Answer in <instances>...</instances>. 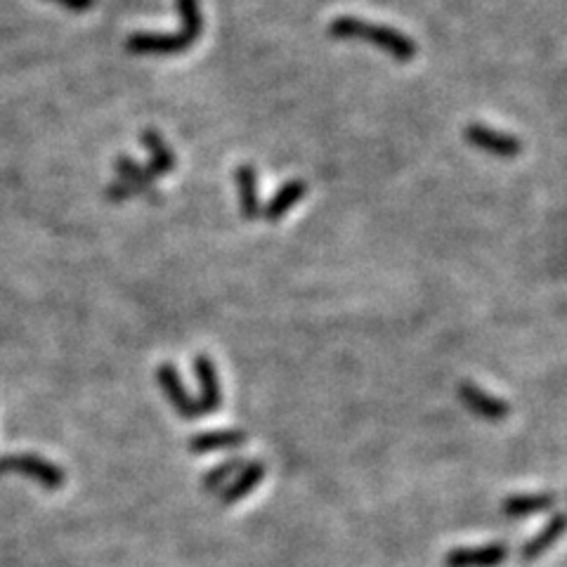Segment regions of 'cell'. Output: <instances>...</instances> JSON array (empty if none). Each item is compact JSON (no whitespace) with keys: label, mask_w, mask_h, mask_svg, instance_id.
<instances>
[{"label":"cell","mask_w":567,"mask_h":567,"mask_svg":"<svg viewBox=\"0 0 567 567\" xmlns=\"http://www.w3.org/2000/svg\"><path fill=\"white\" fill-rule=\"evenodd\" d=\"M329 34L334 38H341V41H364L376 45L383 52H388L390 57L397 62H412L416 55H419V45H416L412 38L402 31L393 29V26H383V24H371L364 22L360 17H336L334 22L329 24Z\"/></svg>","instance_id":"obj_1"},{"label":"cell","mask_w":567,"mask_h":567,"mask_svg":"<svg viewBox=\"0 0 567 567\" xmlns=\"http://www.w3.org/2000/svg\"><path fill=\"white\" fill-rule=\"evenodd\" d=\"M178 12L182 19V29L178 34H140L128 36L126 50L135 55H178L192 48L204 31V17H201L199 0H178Z\"/></svg>","instance_id":"obj_2"},{"label":"cell","mask_w":567,"mask_h":567,"mask_svg":"<svg viewBox=\"0 0 567 567\" xmlns=\"http://www.w3.org/2000/svg\"><path fill=\"white\" fill-rule=\"evenodd\" d=\"M0 475H22V478L36 482V485H41L50 492L60 490V487H64V482H67V473H64L62 466L29 452L0 456Z\"/></svg>","instance_id":"obj_3"},{"label":"cell","mask_w":567,"mask_h":567,"mask_svg":"<svg viewBox=\"0 0 567 567\" xmlns=\"http://www.w3.org/2000/svg\"><path fill=\"white\" fill-rule=\"evenodd\" d=\"M464 138L468 145L482 149V152L501 156V159H513L523 152V142H520L516 135L501 133V130H494L490 126H482V123H471L464 130Z\"/></svg>","instance_id":"obj_4"},{"label":"cell","mask_w":567,"mask_h":567,"mask_svg":"<svg viewBox=\"0 0 567 567\" xmlns=\"http://www.w3.org/2000/svg\"><path fill=\"white\" fill-rule=\"evenodd\" d=\"M156 378H159V386L164 390L166 400L171 402V407L178 412L180 419L185 421L199 419L201 416L199 402L187 393L185 383H182L178 369H175L173 364H161V367L156 369Z\"/></svg>","instance_id":"obj_5"},{"label":"cell","mask_w":567,"mask_h":567,"mask_svg":"<svg viewBox=\"0 0 567 567\" xmlns=\"http://www.w3.org/2000/svg\"><path fill=\"white\" fill-rule=\"evenodd\" d=\"M459 400L464 402V407L468 412L478 414L480 419L485 421H504L508 412H511V407L501 400L497 395H490L487 390H482L480 386H475V383L466 381L459 386Z\"/></svg>","instance_id":"obj_6"},{"label":"cell","mask_w":567,"mask_h":567,"mask_svg":"<svg viewBox=\"0 0 567 567\" xmlns=\"http://www.w3.org/2000/svg\"><path fill=\"white\" fill-rule=\"evenodd\" d=\"M508 558L506 544L494 542L485 546H461L447 553V567H499Z\"/></svg>","instance_id":"obj_7"},{"label":"cell","mask_w":567,"mask_h":567,"mask_svg":"<svg viewBox=\"0 0 567 567\" xmlns=\"http://www.w3.org/2000/svg\"><path fill=\"white\" fill-rule=\"evenodd\" d=\"M194 371H197V381H199V407L201 414L208 412H218L220 404H223V390H220L218 381V371H215V364L208 355H197L194 360Z\"/></svg>","instance_id":"obj_8"},{"label":"cell","mask_w":567,"mask_h":567,"mask_svg":"<svg viewBox=\"0 0 567 567\" xmlns=\"http://www.w3.org/2000/svg\"><path fill=\"white\" fill-rule=\"evenodd\" d=\"M246 442V433L239 428H220V430H201L189 440V452L192 454H208L218 449H232Z\"/></svg>","instance_id":"obj_9"},{"label":"cell","mask_w":567,"mask_h":567,"mask_svg":"<svg viewBox=\"0 0 567 567\" xmlns=\"http://www.w3.org/2000/svg\"><path fill=\"white\" fill-rule=\"evenodd\" d=\"M263 478H265V466L260 464V461H249V464H244V468L237 473V478L232 480V485L223 487V492H220V501H223L225 506L237 504V501L249 497L260 482H263Z\"/></svg>","instance_id":"obj_10"},{"label":"cell","mask_w":567,"mask_h":567,"mask_svg":"<svg viewBox=\"0 0 567 567\" xmlns=\"http://www.w3.org/2000/svg\"><path fill=\"white\" fill-rule=\"evenodd\" d=\"M305 194H308V185H305L303 180L284 182L275 192V197L267 201V206L260 208V215H265V220H270V223H277V220H282Z\"/></svg>","instance_id":"obj_11"},{"label":"cell","mask_w":567,"mask_h":567,"mask_svg":"<svg viewBox=\"0 0 567 567\" xmlns=\"http://www.w3.org/2000/svg\"><path fill=\"white\" fill-rule=\"evenodd\" d=\"M142 145L149 149V164H147V171L154 175V178H159V175H168L175 168V154L173 149L166 145L164 138H161L159 133L152 128L142 130Z\"/></svg>","instance_id":"obj_12"},{"label":"cell","mask_w":567,"mask_h":567,"mask_svg":"<svg viewBox=\"0 0 567 567\" xmlns=\"http://www.w3.org/2000/svg\"><path fill=\"white\" fill-rule=\"evenodd\" d=\"M556 506V497L553 494H518V497H508L501 504L504 516L511 518H527L537 516V513H546L549 508Z\"/></svg>","instance_id":"obj_13"},{"label":"cell","mask_w":567,"mask_h":567,"mask_svg":"<svg viewBox=\"0 0 567 567\" xmlns=\"http://www.w3.org/2000/svg\"><path fill=\"white\" fill-rule=\"evenodd\" d=\"M237 187H239L241 218L256 220L260 215V201H258L256 168H253L251 164H244V166L237 168Z\"/></svg>","instance_id":"obj_14"},{"label":"cell","mask_w":567,"mask_h":567,"mask_svg":"<svg viewBox=\"0 0 567 567\" xmlns=\"http://www.w3.org/2000/svg\"><path fill=\"white\" fill-rule=\"evenodd\" d=\"M116 173L121 175V180L126 182L128 187H133L135 194H147V197L154 194L156 178L147 171V166L138 164V161H133L130 156H119V159H116Z\"/></svg>","instance_id":"obj_15"},{"label":"cell","mask_w":567,"mask_h":567,"mask_svg":"<svg viewBox=\"0 0 567 567\" xmlns=\"http://www.w3.org/2000/svg\"><path fill=\"white\" fill-rule=\"evenodd\" d=\"M563 527H565V520H563V516H560V513H556V516H553L549 523L544 525V530L539 532L537 537H532L530 542L523 546V558L525 560H537L539 556H544V553L549 551L560 537H563Z\"/></svg>","instance_id":"obj_16"},{"label":"cell","mask_w":567,"mask_h":567,"mask_svg":"<svg viewBox=\"0 0 567 567\" xmlns=\"http://www.w3.org/2000/svg\"><path fill=\"white\" fill-rule=\"evenodd\" d=\"M246 461L239 459V456H234V459H227L223 464H218L211 471H206L204 478H201V487H204L206 492H215V490H223L227 485V480L232 478L234 473H239L241 468H244Z\"/></svg>","instance_id":"obj_17"},{"label":"cell","mask_w":567,"mask_h":567,"mask_svg":"<svg viewBox=\"0 0 567 567\" xmlns=\"http://www.w3.org/2000/svg\"><path fill=\"white\" fill-rule=\"evenodd\" d=\"M133 197H135L133 187H128L126 182H116V185L107 187V199L109 201H126V199H133Z\"/></svg>","instance_id":"obj_18"},{"label":"cell","mask_w":567,"mask_h":567,"mask_svg":"<svg viewBox=\"0 0 567 567\" xmlns=\"http://www.w3.org/2000/svg\"><path fill=\"white\" fill-rule=\"evenodd\" d=\"M50 3L62 5V8H67L71 12H88L95 8V0H50Z\"/></svg>","instance_id":"obj_19"}]
</instances>
